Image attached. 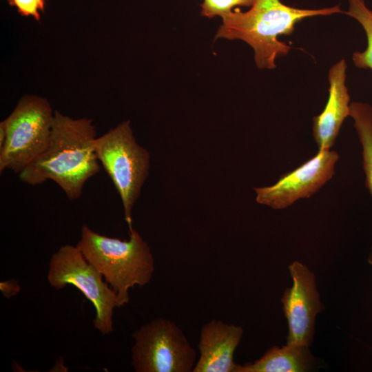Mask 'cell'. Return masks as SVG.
I'll return each mask as SVG.
<instances>
[{"label":"cell","mask_w":372,"mask_h":372,"mask_svg":"<svg viewBox=\"0 0 372 372\" xmlns=\"http://www.w3.org/2000/svg\"><path fill=\"white\" fill-rule=\"evenodd\" d=\"M96 134L91 118L54 111L48 147L18 174L19 179L32 186L52 180L70 200L79 199L85 183L101 169L93 147Z\"/></svg>","instance_id":"obj_1"},{"label":"cell","mask_w":372,"mask_h":372,"mask_svg":"<svg viewBox=\"0 0 372 372\" xmlns=\"http://www.w3.org/2000/svg\"><path fill=\"white\" fill-rule=\"evenodd\" d=\"M246 12L236 8L223 15L222 25L215 39H240L254 50L260 69H274L276 59L286 55L291 46L280 41V35H290L295 24L303 19L329 16L343 11L339 6L320 9H300L284 4L280 0H254Z\"/></svg>","instance_id":"obj_2"},{"label":"cell","mask_w":372,"mask_h":372,"mask_svg":"<svg viewBox=\"0 0 372 372\" xmlns=\"http://www.w3.org/2000/svg\"><path fill=\"white\" fill-rule=\"evenodd\" d=\"M76 246L116 292L118 307L129 302L130 289L145 286L152 278L153 255L148 244L134 229L130 230V239L122 240L100 234L83 225Z\"/></svg>","instance_id":"obj_3"},{"label":"cell","mask_w":372,"mask_h":372,"mask_svg":"<svg viewBox=\"0 0 372 372\" xmlns=\"http://www.w3.org/2000/svg\"><path fill=\"white\" fill-rule=\"evenodd\" d=\"M93 147L121 197L125 220L131 230L132 209L148 174L149 153L136 143L130 121L96 136Z\"/></svg>","instance_id":"obj_4"},{"label":"cell","mask_w":372,"mask_h":372,"mask_svg":"<svg viewBox=\"0 0 372 372\" xmlns=\"http://www.w3.org/2000/svg\"><path fill=\"white\" fill-rule=\"evenodd\" d=\"M54 112L47 99L23 96L11 114L1 123L6 137L0 147V173L19 174L48 147Z\"/></svg>","instance_id":"obj_5"},{"label":"cell","mask_w":372,"mask_h":372,"mask_svg":"<svg viewBox=\"0 0 372 372\" xmlns=\"http://www.w3.org/2000/svg\"><path fill=\"white\" fill-rule=\"evenodd\" d=\"M47 278L50 286L56 289L68 285L77 288L95 308L94 327L103 335L114 331L117 295L76 245H63L52 255Z\"/></svg>","instance_id":"obj_6"},{"label":"cell","mask_w":372,"mask_h":372,"mask_svg":"<svg viewBox=\"0 0 372 372\" xmlns=\"http://www.w3.org/2000/svg\"><path fill=\"white\" fill-rule=\"evenodd\" d=\"M132 336V366L136 372L193 371L196 351L174 321L154 318Z\"/></svg>","instance_id":"obj_7"},{"label":"cell","mask_w":372,"mask_h":372,"mask_svg":"<svg viewBox=\"0 0 372 372\" xmlns=\"http://www.w3.org/2000/svg\"><path fill=\"white\" fill-rule=\"evenodd\" d=\"M338 158L335 151L318 149L313 157L282 175L274 185L255 187L256 201L282 209L300 198L310 197L333 177Z\"/></svg>","instance_id":"obj_8"},{"label":"cell","mask_w":372,"mask_h":372,"mask_svg":"<svg viewBox=\"0 0 372 372\" xmlns=\"http://www.w3.org/2000/svg\"><path fill=\"white\" fill-rule=\"evenodd\" d=\"M289 269L293 285L286 289L281 299L289 324L287 343L309 347L316 316L323 306L316 289L314 274L298 261L290 265Z\"/></svg>","instance_id":"obj_9"},{"label":"cell","mask_w":372,"mask_h":372,"mask_svg":"<svg viewBox=\"0 0 372 372\" xmlns=\"http://www.w3.org/2000/svg\"><path fill=\"white\" fill-rule=\"evenodd\" d=\"M243 334L241 327L212 319L200 333L199 358L192 372H235L234 352Z\"/></svg>","instance_id":"obj_10"},{"label":"cell","mask_w":372,"mask_h":372,"mask_svg":"<svg viewBox=\"0 0 372 372\" xmlns=\"http://www.w3.org/2000/svg\"><path fill=\"white\" fill-rule=\"evenodd\" d=\"M347 68V63L342 59L329 70L328 100L323 111L313 118V136L319 150L331 148L344 120L350 116Z\"/></svg>","instance_id":"obj_11"},{"label":"cell","mask_w":372,"mask_h":372,"mask_svg":"<svg viewBox=\"0 0 372 372\" xmlns=\"http://www.w3.org/2000/svg\"><path fill=\"white\" fill-rule=\"evenodd\" d=\"M314 363L309 347L287 344L273 347L253 363L237 364L235 372H304Z\"/></svg>","instance_id":"obj_12"},{"label":"cell","mask_w":372,"mask_h":372,"mask_svg":"<svg viewBox=\"0 0 372 372\" xmlns=\"http://www.w3.org/2000/svg\"><path fill=\"white\" fill-rule=\"evenodd\" d=\"M350 116L354 120L362 149V167L366 176V187L372 196V106L366 103L352 102ZM368 262L372 265V248Z\"/></svg>","instance_id":"obj_13"},{"label":"cell","mask_w":372,"mask_h":372,"mask_svg":"<svg viewBox=\"0 0 372 372\" xmlns=\"http://www.w3.org/2000/svg\"><path fill=\"white\" fill-rule=\"evenodd\" d=\"M349 4L345 14L360 23L367 39L366 49L353 54V62L358 68L372 70V10L367 7L364 0H349Z\"/></svg>","instance_id":"obj_14"},{"label":"cell","mask_w":372,"mask_h":372,"mask_svg":"<svg viewBox=\"0 0 372 372\" xmlns=\"http://www.w3.org/2000/svg\"><path fill=\"white\" fill-rule=\"evenodd\" d=\"M254 0H203L201 15L208 18L222 17L237 6H251Z\"/></svg>","instance_id":"obj_15"},{"label":"cell","mask_w":372,"mask_h":372,"mask_svg":"<svg viewBox=\"0 0 372 372\" xmlns=\"http://www.w3.org/2000/svg\"><path fill=\"white\" fill-rule=\"evenodd\" d=\"M46 0H8L10 6L17 8L24 17H32L39 21L40 12L43 11Z\"/></svg>","instance_id":"obj_16"},{"label":"cell","mask_w":372,"mask_h":372,"mask_svg":"<svg viewBox=\"0 0 372 372\" xmlns=\"http://www.w3.org/2000/svg\"><path fill=\"white\" fill-rule=\"evenodd\" d=\"M0 289L5 297L14 296L20 291V287L16 280L1 282Z\"/></svg>","instance_id":"obj_17"}]
</instances>
